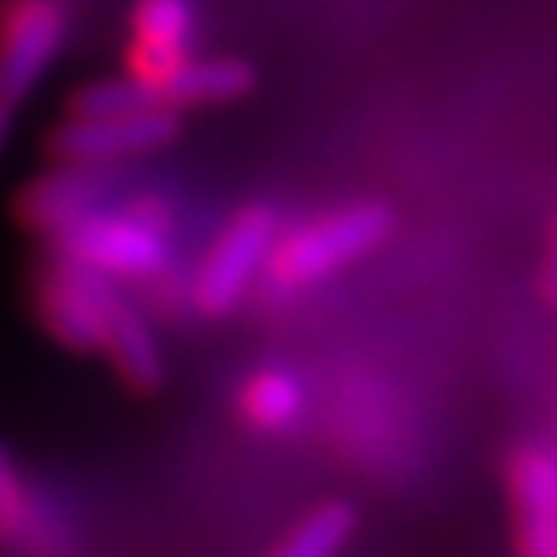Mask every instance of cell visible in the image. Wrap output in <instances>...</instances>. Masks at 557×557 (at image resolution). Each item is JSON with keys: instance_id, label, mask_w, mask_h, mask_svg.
<instances>
[{"instance_id": "6da1fadb", "label": "cell", "mask_w": 557, "mask_h": 557, "mask_svg": "<svg viewBox=\"0 0 557 557\" xmlns=\"http://www.w3.org/2000/svg\"><path fill=\"white\" fill-rule=\"evenodd\" d=\"M170 207L153 195L124 211H87L83 220L50 236L54 252L79 260L108 281H158L170 264Z\"/></svg>"}, {"instance_id": "7a4b0ae2", "label": "cell", "mask_w": 557, "mask_h": 557, "mask_svg": "<svg viewBox=\"0 0 557 557\" xmlns=\"http://www.w3.org/2000/svg\"><path fill=\"white\" fill-rule=\"evenodd\" d=\"M393 232V211L384 202H351L338 207L322 220H310L277 236L273 252L264 260V277L273 289H310L322 277H331L335 269L351 260L376 252Z\"/></svg>"}, {"instance_id": "3957f363", "label": "cell", "mask_w": 557, "mask_h": 557, "mask_svg": "<svg viewBox=\"0 0 557 557\" xmlns=\"http://www.w3.org/2000/svg\"><path fill=\"white\" fill-rule=\"evenodd\" d=\"M281 220L269 202H252L236 211L190 277V306L207 319L232 314L252 289V281L264 273V260L273 252Z\"/></svg>"}, {"instance_id": "277c9868", "label": "cell", "mask_w": 557, "mask_h": 557, "mask_svg": "<svg viewBox=\"0 0 557 557\" xmlns=\"http://www.w3.org/2000/svg\"><path fill=\"white\" fill-rule=\"evenodd\" d=\"M120 301L124 298H120L116 281L91 273L87 264L62 252L46 260L34 277L38 322L46 326V335L71 351H100Z\"/></svg>"}, {"instance_id": "5b68a950", "label": "cell", "mask_w": 557, "mask_h": 557, "mask_svg": "<svg viewBox=\"0 0 557 557\" xmlns=\"http://www.w3.org/2000/svg\"><path fill=\"white\" fill-rule=\"evenodd\" d=\"M71 29L66 0H0V103L34 96Z\"/></svg>"}, {"instance_id": "8992f818", "label": "cell", "mask_w": 557, "mask_h": 557, "mask_svg": "<svg viewBox=\"0 0 557 557\" xmlns=\"http://www.w3.org/2000/svg\"><path fill=\"white\" fill-rule=\"evenodd\" d=\"M178 137L174 108H149L133 116H66L50 133V153L62 165H112V161L153 153Z\"/></svg>"}, {"instance_id": "52a82bcc", "label": "cell", "mask_w": 557, "mask_h": 557, "mask_svg": "<svg viewBox=\"0 0 557 557\" xmlns=\"http://www.w3.org/2000/svg\"><path fill=\"white\" fill-rule=\"evenodd\" d=\"M112 178L103 174V165H62L54 174H41L17 195V220L21 227L38 232V236H59L62 227L83 220L87 211L103 207Z\"/></svg>"}, {"instance_id": "ba28073f", "label": "cell", "mask_w": 557, "mask_h": 557, "mask_svg": "<svg viewBox=\"0 0 557 557\" xmlns=\"http://www.w3.org/2000/svg\"><path fill=\"white\" fill-rule=\"evenodd\" d=\"M190 38H195V4L190 0H137L133 46L124 59L128 75L158 91L161 79L186 59Z\"/></svg>"}, {"instance_id": "9c48e42d", "label": "cell", "mask_w": 557, "mask_h": 557, "mask_svg": "<svg viewBox=\"0 0 557 557\" xmlns=\"http://www.w3.org/2000/svg\"><path fill=\"white\" fill-rule=\"evenodd\" d=\"M236 413L257 434H289L306 418V384L285 363L252 368L236 393Z\"/></svg>"}, {"instance_id": "30bf717a", "label": "cell", "mask_w": 557, "mask_h": 557, "mask_svg": "<svg viewBox=\"0 0 557 557\" xmlns=\"http://www.w3.org/2000/svg\"><path fill=\"white\" fill-rule=\"evenodd\" d=\"M252 91V66L239 59H186L161 79L158 100L165 108H202V103H227Z\"/></svg>"}, {"instance_id": "8fae6325", "label": "cell", "mask_w": 557, "mask_h": 557, "mask_svg": "<svg viewBox=\"0 0 557 557\" xmlns=\"http://www.w3.org/2000/svg\"><path fill=\"white\" fill-rule=\"evenodd\" d=\"M103 356L116 368V376L133 388V393H158L165 363H161L158 338L149 331V322L140 319V310H133L128 301H120L108 335H103Z\"/></svg>"}, {"instance_id": "7c38bea8", "label": "cell", "mask_w": 557, "mask_h": 557, "mask_svg": "<svg viewBox=\"0 0 557 557\" xmlns=\"http://www.w3.org/2000/svg\"><path fill=\"white\" fill-rule=\"evenodd\" d=\"M351 533H356V512H351V504L326 499L319 508H310V512L285 533V541H281L277 549L264 557H338L343 545L351 541Z\"/></svg>"}, {"instance_id": "4fadbf2b", "label": "cell", "mask_w": 557, "mask_h": 557, "mask_svg": "<svg viewBox=\"0 0 557 557\" xmlns=\"http://www.w3.org/2000/svg\"><path fill=\"white\" fill-rule=\"evenodd\" d=\"M158 103V91L149 83L124 75V79H100L79 87L71 96V116H133V112H149Z\"/></svg>"}, {"instance_id": "5bb4252c", "label": "cell", "mask_w": 557, "mask_h": 557, "mask_svg": "<svg viewBox=\"0 0 557 557\" xmlns=\"http://www.w3.org/2000/svg\"><path fill=\"white\" fill-rule=\"evenodd\" d=\"M34 517H38V504H34L25 479H21L17 458L9 455V446L0 442V545L29 537Z\"/></svg>"}, {"instance_id": "9a60e30c", "label": "cell", "mask_w": 557, "mask_h": 557, "mask_svg": "<svg viewBox=\"0 0 557 557\" xmlns=\"http://www.w3.org/2000/svg\"><path fill=\"white\" fill-rule=\"evenodd\" d=\"M541 298L557 306V215L549 223V248H545V264H541Z\"/></svg>"}, {"instance_id": "2e32d148", "label": "cell", "mask_w": 557, "mask_h": 557, "mask_svg": "<svg viewBox=\"0 0 557 557\" xmlns=\"http://www.w3.org/2000/svg\"><path fill=\"white\" fill-rule=\"evenodd\" d=\"M9 128H13V108L0 103V153H4V145H9Z\"/></svg>"}]
</instances>
